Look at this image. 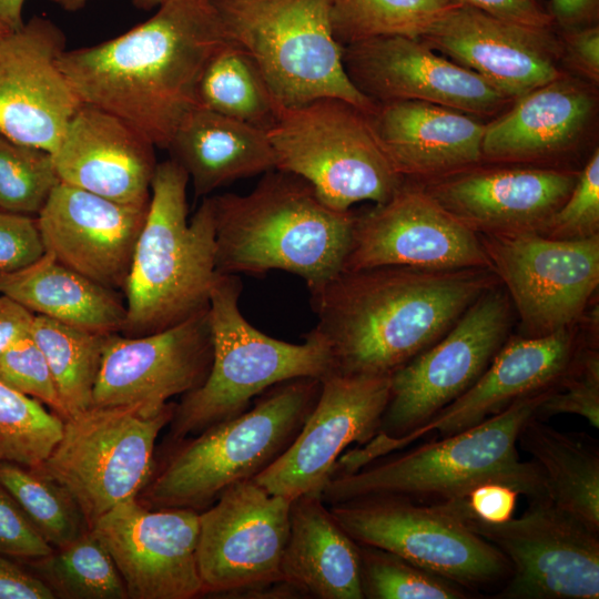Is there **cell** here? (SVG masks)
Masks as SVG:
<instances>
[{"label": "cell", "mask_w": 599, "mask_h": 599, "mask_svg": "<svg viewBox=\"0 0 599 599\" xmlns=\"http://www.w3.org/2000/svg\"><path fill=\"white\" fill-rule=\"evenodd\" d=\"M229 42L211 0H164L123 34L65 50L59 65L82 103L119 116L155 148L167 149L197 105L207 64Z\"/></svg>", "instance_id": "1"}, {"label": "cell", "mask_w": 599, "mask_h": 599, "mask_svg": "<svg viewBox=\"0 0 599 599\" xmlns=\"http://www.w3.org/2000/svg\"><path fill=\"white\" fill-rule=\"evenodd\" d=\"M499 283L491 268L344 270L309 293L317 316L311 332L328 351L329 373L390 376Z\"/></svg>", "instance_id": "2"}, {"label": "cell", "mask_w": 599, "mask_h": 599, "mask_svg": "<svg viewBox=\"0 0 599 599\" xmlns=\"http://www.w3.org/2000/svg\"><path fill=\"white\" fill-rule=\"evenodd\" d=\"M212 202L219 273L281 270L313 293L344 270L356 215L327 206L302 177L274 169L250 193Z\"/></svg>", "instance_id": "3"}, {"label": "cell", "mask_w": 599, "mask_h": 599, "mask_svg": "<svg viewBox=\"0 0 599 599\" xmlns=\"http://www.w3.org/2000/svg\"><path fill=\"white\" fill-rule=\"evenodd\" d=\"M552 388L522 396L460 433L335 474L322 498L327 505L369 496L437 504L466 498L490 483L509 486L529 500L547 497L539 467L532 460H521L517 441Z\"/></svg>", "instance_id": "4"}, {"label": "cell", "mask_w": 599, "mask_h": 599, "mask_svg": "<svg viewBox=\"0 0 599 599\" xmlns=\"http://www.w3.org/2000/svg\"><path fill=\"white\" fill-rule=\"evenodd\" d=\"M189 176L174 160L156 164L145 221L124 287L126 319L121 333H156L209 308L219 276L212 197L189 221Z\"/></svg>", "instance_id": "5"}, {"label": "cell", "mask_w": 599, "mask_h": 599, "mask_svg": "<svg viewBox=\"0 0 599 599\" xmlns=\"http://www.w3.org/2000/svg\"><path fill=\"white\" fill-rule=\"evenodd\" d=\"M319 389L318 378L280 383L238 416L170 445L138 499L150 508L204 510L230 486L255 478L287 449Z\"/></svg>", "instance_id": "6"}, {"label": "cell", "mask_w": 599, "mask_h": 599, "mask_svg": "<svg viewBox=\"0 0 599 599\" xmlns=\"http://www.w3.org/2000/svg\"><path fill=\"white\" fill-rule=\"evenodd\" d=\"M238 275L219 274L213 285L209 321L213 357L209 375L175 404L167 440L186 437L238 416L268 388L301 377L331 372L328 351L311 331L302 344L276 339L255 328L240 309Z\"/></svg>", "instance_id": "7"}, {"label": "cell", "mask_w": 599, "mask_h": 599, "mask_svg": "<svg viewBox=\"0 0 599 599\" xmlns=\"http://www.w3.org/2000/svg\"><path fill=\"white\" fill-rule=\"evenodd\" d=\"M226 35L254 62L276 102L336 98L376 104L349 80L331 23V0H211Z\"/></svg>", "instance_id": "8"}, {"label": "cell", "mask_w": 599, "mask_h": 599, "mask_svg": "<svg viewBox=\"0 0 599 599\" xmlns=\"http://www.w3.org/2000/svg\"><path fill=\"white\" fill-rule=\"evenodd\" d=\"M265 132L275 169L305 180L331 209L384 203L404 181L380 149L367 113L344 100L283 106Z\"/></svg>", "instance_id": "9"}, {"label": "cell", "mask_w": 599, "mask_h": 599, "mask_svg": "<svg viewBox=\"0 0 599 599\" xmlns=\"http://www.w3.org/2000/svg\"><path fill=\"white\" fill-rule=\"evenodd\" d=\"M175 404L145 417L130 407H95L63 419L50 455L31 468L63 488L89 529L120 502L136 497L155 470V443Z\"/></svg>", "instance_id": "10"}, {"label": "cell", "mask_w": 599, "mask_h": 599, "mask_svg": "<svg viewBox=\"0 0 599 599\" xmlns=\"http://www.w3.org/2000/svg\"><path fill=\"white\" fill-rule=\"evenodd\" d=\"M327 506L357 544L394 552L467 590L510 576L507 558L476 534L449 501L426 505L369 496Z\"/></svg>", "instance_id": "11"}, {"label": "cell", "mask_w": 599, "mask_h": 599, "mask_svg": "<svg viewBox=\"0 0 599 599\" xmlns=\"http://www.w3.org/2000/svg\"><path fill=\"white\" fill-rule=\"evenodd\" d=\"M449 502L509 561L510 576L497 598H599V532L548 497L530 499L520 517L502 522L476 518L461 499Z\"/></svg>", "instance_id": "12"}, {"label": "cell", "mask_w": 599, "mask_h": 599, "mask_svg": "<svg viewBox=\"0 0 599 599\" xmlns=\"http://www.w3.org/2000/svg\"><path fill=\"white\" fill-rule=\"evenodd\" d=\"M511 302L499 283L481 294L434 344L390 375L378 433L397 439L467 390L506 343Z\"/></svg>", "instance_id": "13"}, {"label": "cell", "mask_w": 599, "mask_h": 599, "mask_svg": "<svg viewBox=\"0 0 599 599\" xmlns=\"http://www.w3.org/2000/svg\"><path fill=\"white\" fill-rule=\"evenodd\" d=\"M291 501L247 479L199 512L196 560L203 595L288 596L281 562Z\"/></svg>", "instance_id": "14"}, {"label": "cell", "mask_w": 599, "mask_h": 599, "mask_svg": "<svg viewBox=\"0 0 599 599\" xmlns=\"http://www.w3.org/2000/svg\"><path fill=\"white\" fill-rule=\"evenodd\" d=\"M478 235L526 336L577 326L599 284V235L577 240L538 232Z\"/></svg>", "instance_id": "15"}, {"label": "cell", "mask_w": 599, "mask_h": 599, "mask_svg": "<svg viewBox=\"0 0 599 599\" xmlns=\"http://www.w3.org/2000/svg\"><path fill=\"white\" fill-rule=\"evenodd\" d=\"M585 344L575 327L506 341L486 370L455 400L400 438H372L343 454L342 468L354 471L433 433L436 438L460 433L522 396L555 387Z\"/></svg>", "instance_id": "16"}, {"label": "cell", "mask_w": 599, "mask_h": 599, "mask_svg": "<svg viewBox=\"0 0 599 599\" xmlns=\"http://www.w3.org/2000/svg\"><path fill=\"white\" fill-rule=\"evenodd\" d=\"M378 266L491 268L479 235L405 179L386 202L356 215L344 270Z\"/></svg>", "instance_id": "17"}, {"label": "cell", "mask_w": 599, "mask_h": 599, "mask_svg": "<svg viewBox=\"0 0 599 599\" xmlns=\"http://www.w3.org/2000/svg\"><path fill=\"white\" fill-rule=\"evenodd\" d=\"M213 357L209 308L143 336L108 335L92 396L95 407H130L145 417L164 410L206 379Z\"/></svg>", "instance_id": "18"}, {"label": "cell", "mask_w": 599, "mask_h": 599, "mask_svg": "<svg viewBox=\"0 0 599 599\" xmlns=\"http://www.w3.org/2000/svg\"><path fill=\"white\" fill-rule=\"evenodd\" d=\"M390 376L338 375L321 378L317 400L287 449L253 480L270 494L294 499L322 495L338 458L379 429Z\"/></svg>", "instance_id": "19"}, {"label": "cell", "mask_w": 599, "mask_h": 599, "mask_svg": "<svg viewBox=\"0 0 599 599\" xmlns=\"http://www.w3.org/2000/svg\"><path fill=\"white\" fill-rule=\"evenodd\" d=\"M110 554L130 599L203 596L196 560L199 511L150 508L129 498L90 528Z\"/></svg>", "instance_id": "20"}, {"label": "cell", "mask_w": 599, "mask_h": 599, "mask_svg": "<svg viewBox=\"0 0 599 599\" xmlns=\"http://www.w3.org/2000/svg\"><path fill=\"white\" fill-rule=\"evenodd\" d=\"M353 84L375 104L423 101L494 119L511 100L420 38L382 37L343 47Z\"/></svg>", "instance_id": "21"}, {"label": "cell", "mask_w": 599, "mask_h": 599, "mask_svg": "<svg viewBox=\"0 0 599 599\" xmlns=\"http://www.w3.org/2000/svg\"><path fill=\"white\" fill-rule=\"evenodd\" d=\"M62 30L33 17L0 38V133L53 154L82 101L59 65Z\"/></svg>", "instance_id": "22"}, {"label": "cell", "mask_w": 599, "mask_h": 599, "mask_svg": "<svg viewBox=\"0 0 599 599\" xmlns=\"http://www.w3.org/2000/svg\"><path fill=\"white\" fill-rule=\"evenodd\" d=\"M420 39L511 101L566 73L557 28L512 23L470 7L454 6Z\"/></svg>", "instance_id": "23"}, {"label": "cell", "mask_w": 599, "mask_h": 599, "mask_svg": "<svg viewBox=\"0 0 599 599\" xmlns=\"http://www.w3.org/2000/svg\"><path fill=\"white\" fill-rule=\"evenodd\" d=\"M489 164L420 184L477 234L542 233L579 173L567 167Z\"/></svg>", "instance_id": "24"}, {"label": "cell", "mask_w": 599, "mask_h": 599, "mask_svg": "<svg viewBox=\"0 0 599 599\" xmlns=\"http://www.w3.org/2000/svg\"><path fill=\"white\" fill-rule=\"evenodd\" d=\"M148 205L60 182L35 217L44 252L108 288L124 290Z\"/></svg>", "instance_id": "25"}, {"label": "cell", "mask_w": 599, "mask_h": 599, "mask_svg": "<svg viewBox=\"0 0 599 599\" xmlns=\"http://www.w3.org/2000/svg\"><path fill=\"white\" fill-rule=\"evenodd\" d=\"M596 112L593 90L565 73L515 99L486 122L483 162L551 166L580 145Z\"/></svg>", "instance_id": "26"}, {"label": "cell", "mask_w": 599, "mask_h": 599, "mask_svg": "<svg viewBox=\"0 0 599 599\" xmlns=\"http://www.w3.org/2000/svg\"><path fill=\"white\" fill-rule=\"evenodd\" d=\"M154 148L119 116L82 103L52 156L60 182L146 206L158 164Z\"/></svg>", "instance_id": "27"}, {"label": "cell", "mask_w": 599, "mask_h": 599, "mask_svg": "<svg viewBox=\"0 0 599 599\" xmlns=\"http://www.w3.org/2000/svg\"><path fill=\"white\" fill-rule=\"evenodd\" d=\"M373 133L396 172L426 183L483 163L486 122L423 101L377 103L367 113Z\"/></svg>", "instance_id": "28"}, {"label": "cell", "mask_w": 599, "mask_h": 599, "mask_svg": "<svg viewBox=\"0 0 599 599\" xmlns=\"http://www.w3.org/2000/svg\"><path fill=\"white\" fill-rule=\"evenodd\" d=\"M281 576L297 597L364 599L358 544L337 522L322 495L292 499Z\"/></svg>", "instance_id": "29"}, {"label": "cell", "mask_w": 599, "mask_h": 599, "mask_svg": "<svg viewBox=\"0 0 599 599\" xmlns=\"http://www.w3.org/2000/svg\"><path fill=\"white\" fill-rule=\"evenodd\" d=\"M167 149L197 196L242 177L275 169L265 130L200 104L177 126Z\"/></svg>", "instance_id": "30"}, {"label": "cell", "mask_w": 599, "mask_h": 599, "mask_svg": "<svg viewBox=\"0 0 599 599\" xmlns=\"http://www.w3.org/2000/svg\"><path fill=\"white\" fill-rule=\"evenodd\" d=\"M0 294L34 315L99 333H120L126 307L114 292L45 253L20 270L0 273Z\"/></svg>", "instance_id": "31"}, {"label": "cell", "mask_w": 599, "mask_h": 599, "mask_svg": "<svg viewBox=\"0 0 599 599\" xmlns=\"http://www.w3.org/2000/svg\"><path fill=\"white\" fill-rule=\"evenodd\" d=\"M517 444L539 467L547 497L599 532V450L586 437L566 434L534 416Z\"/></svg>", "instance_id": "32"}, {"label": "cell", "mask_w": 599, "mask_h": 599, "mask_svg": "<svg viewBox=\"0 0 599 599\" xmlns=\"http://www.w3.org/2000/svg\"><path fill=\"white\" fill-rule=\"evenodd\" d=\"M108 335L34 315L30 336L47 359L64 409L63 419L92 406Z\"/></svg>", "instance_id": "33"}, {"label": "cell", "mask_w": 599, "mask_h": 599, "mask_svg": "<svg viewBox=\"0 0 599 599\" xmlns=\"http://www.w3.org/2000/svg\"><path fill=\"white\" fill-rule=\"evenodd\" d=\"M197 104L262 130L274 122L282 108L252 59L232 42L207 64Z\"/></svg>", "instance_id": "34"}, {"label": "cell", "mask_w": 599, "mask_h": 599, "mask_svg": "<svg viewBox=\"0 0 599 599\" xmlns=\"http://www.w3.org/2000/svg\"><path fill=\"white\" fill-rule=\"evenodd\" d=\"M19 562L39 577L55 598H128L115 564L90 529L48 556Z\"/></svg>", "instance_id": "35"}, {"label": "cell", "mask_w": 599, "mask_h": 599, "mask_svg": "<svg viewBox=\"0 0 599 599\" xmlns=\"http://www.w3.org/2000/svg\"><path fill=\"white\" fill-rule=\"evenodd\" d=\"M454 6L449 0H331L342 45L382 37L422 38Z\"/></svg>", "instance_id": "36"}, {"label": "cell", "mask_w": 599, "mask_h": 599, "mask_svg": "<svg viewBox=\"0 0 599 599\" xmlns=\"http://www.w3.org/2000/svg\"><path fill=\"white\" fill-rule=\"evenodd\" d=\"M0 485L54 549L68 546L89 530L80 508L70 495L31 468L14 463H0Z\"/></svg>", "instance_id": "37"}, {"label": "cell", "mask_w": 599, "mask_h": 599, "mask_svg": "<svg viewBox=\"0 0 599 599\" xmlns=\"http://www.w3.org/2000/svg\"><path fill=\"white\" fill-rule=\"evenodd\" d=\"M63 419L44 405L0 383V463L39 466L59 441Z\"/></svg>", "instance_id": "38"}, {"label": "cell", "mask_w": 599, "mask_h": 599, "mask_svg": "<svg viewBox=\"0 0 599 599\" xmlns=\"http://www.w3.org/2000/svg\"><path fill=\"white\" fill-rule=\"evenodd\" d=\"M364 599H465L469 590L403 557L358 544Z\"/></svg>", "instance_id": "39"}, {"label": "cell", "mask_w": 599, "mask_h": 599, "mask_svg": "<svg viewBox=\"0 0 599 599\" xmlns=\"http://www.w3.org/2000/svg\"><path fill=\"white\" fill-rule=\"evenodd\" d=\"M59 183L50 152L0 133V210L38 215Z\"/></svg>", "instance_id": "40"}, {"label": "cell", "mask_w": 599, "mask_h": 599, "mask_svg": "<svg viewBox=\"0 0 599 599\" xmlns=\"http://www.w3.org/2000/svg\"><path fill=\"white\" fill-rule=\"evenodd\" d=\"M575 414L599 428V353L583 345L569 369L540 404L536 417Z\"/></svg>", "instance_id": "41"}, {"label": "cell", "mask_w": 599, "mask_h": 599, "mask_svg": "<svg viewBox=\"0 0 599 599\" xmlns=\"http://www.w3.org/2000/svg\"><path fill=\"white\" fill-rule=\"evenodd\" d=\"M542 235L577 240L599 235V149L578 173L567 200L548 222Z\"/></svg>", "instance_id": "42"}, {"label": "cell", "mask_w": 599, "mask_h": 599, "mask_svg": "<svg viewBox=\"0 0 599 599\" xmlns=\"http://www.w3.org/2000/svg\"><path fill=\"white\" fill-rule=\"evenodd\" d=\"M0 383L41 402L64 418L47 359L31 336L18 341L0 354Z\"/></svg>", "instance_id": "43"}, {"label": "cell", "mask_w": 599, "mask_h": 599, "mask_svg": "<svg viewBox=\"0 0 599 599\" xmlns=\"http://www.w3.org/2000/svg\"><path fill=\"white\" fill-rule=\"evenodd\" d=\"M53 550L14 498L0 485V555L27 561L48 556Z\"/></svg>", "instance_id": "44"}, {"label": "cell", "mask_w": 599, "mask_h": 599, "mask_svg": "<svg viewBox=\"0 0 599 599\" xmlns=\"http://www.w3.org/2000/svg\"><path fill=\"white\" fill-rule=\"evenodd\" d=\"M43 254L37 219L0 210V273L26 267Z\"/></svg>", "instance_id": "45"}, {"label": "cell", "mask_w": 599, "mask_h": 599, "mask_svg": "<svg viewBox=\"0 0 599 599\" xmlns=\"http://www.w3.org/2000/svg\"><path fill=\"white\" fill-rule=\"evenodd\" d=\"M477 9L494 18L532 28H557L545 0H449Z\"/></svg>", "instance_id": "46"}, {"label": "cell", "mask_w": 599, "mask_h": 599, "mask_svg": "<svg viewBox=\"0 0 599 599\" xmlns=\"http://www.w3.org/2000/svg\"><path fill=\"white\" fill-rule=\"evenodd\" d=\"M562 61L597 85L599 83V24L560 30Z\"/></svg>", "instance_id": "47"}, {"label": "cell", "mask_w": 599, "mask_h": 599, "mask_svg": "<svg viewBox=\"0 0 599 599\" xmlns=\"http://www.w3.org/2000/svg\"><path fill=\"white\" fill-rule=\"evenodd\" d=\"M519 493L502 484H485L463 498L466 509L476 518L489 522H502L512 518Z\"/></svg>", "instance_id": "48"}, {"label": "cell", "mask_w": 599, "mask_h": 599, "mask_svg": "<svg viewBox=\"0 0 599 599\" xmlns=\"http://www.w3.org/2000/svg\"><path fill=\"white\" fill-rule=\"evenodd\" d=\"M51 589L21 562L0 555V599H54Z\"/></svg>", "instance_id": "49"}, {"label": "cell", "mask_w": 599, "mask_h": 599, "mask_svg": "<svg viewBox=\"0 0 599 599\" xmlns=\"http://www.w3.org/2000/svg\"><path fill=\"white\" fill-rule=\"evenodd\" d=\"M34 314L14 300L0 294V354L30 336Z\"/></svg>", "instance_id": "50"}, {"label": "cell", "mask_w": 599, "mask_h": 599, "mask_svg": "<svg viewBox=\"0 0 599 599\" xmlns=\"http://www.w3.org/2000/svg\"><path fill=\"white\" fill-rule=\"evenodd\" d=\"M549 8L558 30L598 23L599 0H550Z\"/></svg>", "instance_id": "51"}, {"label": "cell", "mask_w": 599, "mask_h": 599, "mask_svg": "<svg viewBox=\"0 0 599 599\" xmlns=\"http://www.w3.org/2000/svg\"><path fill=\"white\" fill-rule=\"evenodd\" d=\"M26 0H0V21L10 30L20 29L23 24L22 10Z\"/></svg>", "instance_id": "52"}, {"label": "cell", "mask_w": 599, "mask_h": 599, "mask_svg": "<svg viewBox=\"0 0 599 599\" xmlns=\"http://www.w3.org/2000/svg\"><path fill=\"white\" fill-rule=\"evenodd\" d=\"M67 11H77L85 6L89 0H50Z\"/></svg>", "instance_id": "53"}, {"label": "cell", "mask_w": 599, "mask_h": 599, "mask_svg": "<svg viewBox=\"0 0 599 599\" xmlns=\"http://www.w3.org/2000/svg\"><path fill=\"white\" fill-rule=\"evenodd\" d=\"M135 7L142 10H152L158 8L164 0H132Z\"/></svg>", "instance_id": "54"}, {"label": "cell", "mask_w": 599, "mask_h": 599, "mask_svg": "<svg viewBox=\"0 0 599 599\" xmlns=\"http://www.w3.org/2000/svg\"><path fill=\"white\" fill-rule=\"evenodd\" d=\"M9 31H12V30H10L4 23L0 21V38L4 35L6 33H8Z\"/></svg>", "instance_id": "55"}]
</instances>
